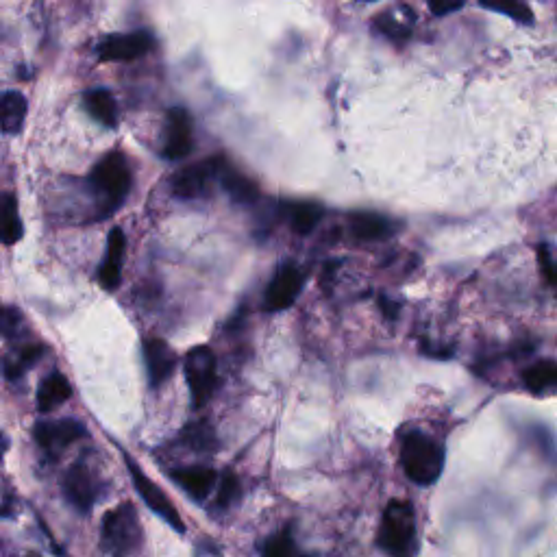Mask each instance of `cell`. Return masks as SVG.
<instances>
[{"label":"cell","mask_w":557,"mask_h":557,"mask_svg":"<svg viewBox=\"0 0 557 557\" xmlns=\"http://www.w3.org/2000/svg\"><path fill=\"white\" fill-rule=\"evenodd\" d=\"M29 557H37V555H29Z\"/></svg>","instance_id":"36"},{"label":"cell","mask_w":557,"mask_h":557,"mask_svg":"<svg viewBox=\"0 0 557 557\" xmlns=\"http://www.w3.org/2000/svg\"><path fill=\"white\" fill-rule=\"evenodd\" d=\"M416 542V512L412 503L390 501L383 510L377 544L392 557H407Z\"/></svg>","instance_id":"4"},{"label":"cell","mask_w":557,"mask_h":557,"mask_svg":"<svg viewBox=\"0 0 557 557\" xmlns=\"http://www.w3.org/2000/svg\"><path fill=\"white\" fill-rule=\"evenodd\" d=\"M427 5L431 9V14L447 16L453 14V11H460L466 5V0H427Z\"/></svg>","instance_id":"32"},{"label":"cell","mask_w":557,"mask_h":557,"mask_svg":"<svg viewBox=\"0 0 557 557\" xmlns=\"http://www.w3.org/2000/svg\"><path fill=\"white\" fill-rule=\"evenodd\" d=\"M305 286V272L296 264H283L277 275L272 277L264 296V307L268 312H283L294 305Z\"/></svg>","instance_id":"10"},{"label":"cell","mask_w":557,"mask_h":557,"mask_svg":"<svg viewBox=\"0 0 557 557\" xmlns=\"http://www.w3.org/2000/svg\"><path fill=\"white\" fill-rule=\"evenodd\" d=\"M122 457H125V464H127V470H129V475H131V481H133V488L135 492L140 494V499L144 501V505L151 510L153 514H157L162 521L172 527L177 531V534H183L185 531V523H183V518L179 514V510L175 507V503H172L168 499V494L159 488L155 481L148 477L144 470L140 468V464L133 460L131 455L127 453H122Z\"/></svg>","instance_id":"6"},{"label":"cell","mask_w":557,"mask_h":557,"mask_svg":"<svg viewBox=\"0 0 557 557\" xmlns=\"http://www.w3.org/2000/svg\"><path fill=\"white\" fill-rule=\"evenodd\" d=\"M83 107L88 114L107 129L118 127V105L116 98L105 88H92L83 94Z\"/></svg>","instance_id":"17"},{"label":"cell","mask_w":557,"mask_h":557,"mask_svg":"<svg viewBox=\"0 0 557 557\" xmlns=\"http://www.w3.org/2000/svg\"><path fill=\"white\" fill-rule=\"evenodd\" d=\"M24 327V318L18 307L0 305V338H16Z\"/></svg>","instance_id":"30"},{"label":"cell","mask_w":557,"mask_h":557,"mask_svg":"<svg viewBox=\"0 0 557 557\" xmlns=\"http://www.w3.org/2000/svg\"><path fill=\"white\" fill-rule=\"evenodd\" d=\"M523 381L529 392L544 394L547 390L555 388L557 364L553 360H540L536 364H531L523 373Z\"/></svg>","instance_id":"25"},{"label":"cell","mask_w":557,"mask_h":557,"mask_svg":"<svg viewBox=\"0 0 557 557\" xmlns=\"http://www.w3.org/2000/svg\"><path fill=\"white\" fill-rule=\"evenodd\" d=\"M379 303H381V312H386V314H388V318H394V316H396V312H399V305H396V303H390L388 299H381Z\"/></svg>","instance_id":"33"},{"label":"cell","mask_w":557,"mask_h":557,"mask_svg":"<svg viewBox=\"0 0 557 557\" xmlns=\"http://www.w3.org/2000/svg\"><path fill=\"white\" fill-rule=\"evenodd\" d=\"M366 3H373V0H366Z\"/></svg>","instance_id":"35"},{"label":"cell","mask_w":557,"mask_h":557,"mask_svg":"<svg viewBox=\"0 0 557 557\" xmlns=\"http://www.w3.org/2000/svg\"><path fill=\"white\" fill-rule=\"evenodd\" d=\"M142 523L131 503L107 512L101 525V549L109 557H131L142 547Z\"/></svg>","instance_id":"3"},{"label":"cell","mask_w":557,"mask_h":557,"mask_svg":"<svg viewBox=\"0 0 557 557\" xmlns=\"http://www.w3.org/2000/svg\"><path fill=\"white\" fill-rule=\"evenodd\" d=\"M225 162V157H212L201 164L179 170L175 179H172V194L183 198V201H196V198L207 196L212 192L214 183H218L220 168Z\"/></svg>","instance_id":"7"},{"label":"cell","mask_w":557,"mask_h":557,"mask_svg":"<svg viewBox=\"0 0 557 557\" xmlns=\"http://www.w3.org/2000/svg\"><path fill=\"white\" fill-rule=\"evenodd\" d=\"M90 190L96 196L98 214L96 218H107L127 201L131 192V168L122 153H109L90 172Z\"/></svg>","instance_id":"1"},{"label":"cell","mask_w":557,"mask_h":557,"mask_svg":"<svg viewBox=\"0 0 557 557\" xmlns=\"http://www.w3.org/2000/svg\"><path fill=\"white\" fill-rule=\"evenodd\" d=\"M401 466L418 486H433L444 470V449L423 431H407L401 440Z\"/></svg>","instance_id":"2"},{"label":"cell","mask_w":557,"mask_h":557,"mask_svg":"<svg viewBox=\"0 0 557 557\" xmlns=\"http://www.w3.org/2000/svg\"><path fill=\"white\" fill-rule=\"evenodd\" d=\"M125 251H127V238L122 229H111L107 238V253L98 268V283L107 290L114 292L120 286L122 279V264H125Z\"/></svg>","instance_id":"14"},{"label":"cell","mask_w":557,"mask_h":557,"mask_svg":"<svg viewBox=\"0 0 557 557\" xmlns=\"http://www.w3.org/2000/svg\"><path fill=\"white\" fill-rule=\"evenodd\" d=\"M194 151V129L192 118L183 107H172L166 116V144L164 157L175 162V159L188 157Z\"/></svg>","instance_id":"11"},{"label":"cell","mask_w":557,"mask_h":557,"mask_svg":"<svg viewBox=\"0 0 557 557\" xmlns=\"http://www.w3.org/2000/svg\"><path fill=\"white\" fill-rule=\"evenodd\" d=\"M185 381H188L192 405L203 407L212 399L218 386V362L214 351L209 346H194L185 355Z\"/></svg>","instance_id":"5"},{"label":"cell","mask_w":557,"mask_h":557,"mask_svg":"<svg viewBox=\"0 0 557 557\" xmlns=\"http://www.w3.org/2000/svg\"><path fill=\"white\" fill-rule=\"evenodd\" d=\"M144 351V364L148 381H151L153 388L164 386V383L175 375L177 368V353L170 349V344L162 338H148L142 344Z\"/></svg>","instance_id":"13"},{"label":"cell","mask_w":557,"mask_h":557,"mask_svg":"<svg viewBox=\"0 0 557 557\" xmlns=\"http://www.w3.org/2000/svg\"><path fill=\"white\" fill-rule=\"evenodd\" d=\"M183 438H185V444L192 447L194 451H209V449H214V444H216L214 431L207 425H190L188 429H185Z\"/></svg>","instance_id":"29"},{"label":"cell","mask_w":557,"mask_h":557,"mask_svg":"<svg viewBox=\"0 0 557 557\" xmlns=\"http://www.w3.org/2000/svg\"><path fill=\"white\" fill-rule=\"evenodd\" d=\"M27 98L20 92L9 90L0 94V131L7 135H18L27 120Z\"/></svg>","instance_id":"18"},{"label":"cell","mask_w":557,"mask_h":557,"mask_svg":"<svg viewBox=\"0 0 557 557\" xmlns=\"http://www.w3.org/2000/svg\"><path fill=\"white\" fill-rule=\"evenodd\" d=\"M538 259H540V268L544 272V277H547V283H549V286H553V283H555V264H553V255H551V249L547 244L538 246Z\"/></svg>","instance_id":"31"},{"label":"cell","mask_w":557,"mask_h":557,"mask_svg":"<svg viewBox=\"0 0 557 557\" xmlns=\"http://www.w3.org/2000/svg\"><path fill=\"white\" fill-rule=\"evenodd\" d=\"M259 551H262V557H312L309 553H305L299 544H296L294 534H292V525L283 527L277 531V534L266 538Z\"/></svg>","instance_id":"23"},{"label":"cell","mask_w":557,"mask_h":557,"mask_svg":"<svg viewBox=\"0 0 557 557\" xmlns=\"http://www.w3.org/2000/svg\"><path fill=\"white\" fill-rule=\"evenodd\" d=\"M170 479L192 497L194 501H203L209 497V492L216 488L218 473L214 468L207 466H188V468H175L170 470Z\"/></svg>","instance_id":"15"},{"label":"cell","mask_w":557,"mask_h":557,"mask_svg":"<svg viewBox=\"0 0 557 557\" xmlns=\"http://www.w3.org/2000/svg\"><path fill=\"white\" fill-rule=\"evenodd\" d=\"M44 353V346H27V349H22L16 357H11V360L5 362V375L7 379H20L24 375V370L31 368L37 360H40V355Z\"/></svg>","instance_id":"26"},{"label":"cell","mask_w":557,"mask_h":557,"mask_svg":"<svg viewBox=\"0 0 557 557\" xmlns=\"http://www.w3.org/2000/svg\"><path fill=\"white\" fill-rule=\"evenodd\" d=\"M396 227H399L396 222H392L386 216H379V214L360 212V214L349 216V229L353 233V238L364 240V242L386 240L396 231Z\"/></svg>","instance_id":"16"},{"label":"cell","mask_w":557,"mask_h":557,"mask_svg":"<svg viewBox=\"0 0 557 557\" xmlns=\"http://www.w3.org/2000/svg\"><path fill=\"white\" fill-rule=\"evenodd\" d=\"M70 396V381L55 370V373H51L40 383V390H37V407H40V412H53L59 405H64Z\"/></svg>","instance_id":"21"},{"label":"cell","mask_w":557,"mask_h":557,"mask_svg":"<svg viewBox=\"0 0 557 557\" xmlns=\"http://www.w3.org/2000/svg\"><path fill=\"white\" fill-rule=\"evenodd\" d=\"M64 497L81 514H90L98 499V484L85 464H74L64 477Z\"/></svg>","instance_id":"12"},{"label":"cell","mask_w":557,"mask_h":557,"mask_svg":"<svg viewBox=\"0 0 557 557\" xmlns=\"http://www.w3.org/2000/svg\"><path fill=\"white\" fill-rule=\"evenodd\" d=\"M155 37L148 31H133L127 35H107L98 42L96 57L101 61H133L151 53Z\"/></svg>","instance_id":"9"},{"label":"cell","mask_w":557,"mask_h":557,"mask_svg":"<svg viewBox=\"0 0 557 557\" xmlns=\"http://www.w3.org/2000/svg\"><path fill=\"white\" fill-rule=\"evenodd\" d=\"M216 484H218L216 507H220V510H229V507L233 503H238V499H240V481L231 473V470H225Z\"/></svg>","instance_id":"27"},{"label":"cell","mask_w":557,"mask_h":557,"mask_svg":"<svg viewBox=\"0 0 557 557\" xmlns=\"http://www.w3.org/2000/svg\"><path fill=\"white\" fill-rule=\"evenodd\" d=\"M7 447H9V442H7V438L3 436V433H0V460H3V457H5Z\"/></svg>","instance_id":"34"},{"label":"cell","mask_w":557,"mask_h":557,"mask_svg":"<svg viewBox=\"0 0 557 557\" xmlns=\"http://www.w3.org/2000/svg\"><path fill=\"white\" fill-rule=\"evenodd\" d=\"M481 5L490 7L494 11H501V14H507L510 18L518 20V22H531V9L523 3V0H481Z\"/></svg>","instance_id":"28"},{"label":"cell","mask_w":557,"mask_h":557,"mask_svg":"<svg viewBox=\"0 0 557 557\" xmlns=\"http://www.w3.org/2000/svg\"><path fill=\"white\" fill-rule=\"evenodd\" d=\"M24 227L18 212V201L11 192H0V244H16L22 240Z\"/></svg>","instance_id":"20"},{"label":"cell","mask_w":557,"mask_h":557,"mask_svg":"<svg viewBox=\"0 0 557 557\" xmlns=\"http://www.w3.org/2000/svg\"><path fill=\"white\" fill-rule=\"evenodd\" d=\"M218 183L231 196V201L240 203V205H253L259 198L257 185L251 179H246L244 175H240L238 170H233L229 166V162L222 164L220 175H218Z\"/></svg>","instance_id":"19"},{"label":"cell","mask_w":557,"mask_h":557,"mask_svg":"<svg viewBox=\"0 0 557 557\" xmlns=\"http://www.w3.org/2000/svg\"><path fill=\"white\" fill-rule=\"evenodd\" d=\"M323 216H325V209H323V205H318V203L301 201V203H288L286 205V218L290 222L292 231L299 233V235L312 233L320 225Z\"/></svg>","instance_id":"22"},{"label":"cell","mask_w":557,"mask_h":557,"mask_svg":"<svg viewBox=\"0 0 557 557\" xmlns=\"http://www.w3.org/2000/svg\"><path fill=\"white\" fill-rule=\"evenodd\" d=\"M33 436L48 460H57V457L64 455L74 442L88 438V429H85L79 420L72 418L44 420V423L35 425Z\"/></svg>","instance_id":"8"},{"label":"cell","mask_w":557,"mask_h":557,"mask_svg":"<svg viewBox=\"0 0 557 557\" xmlns=\"http://www.w3.org/2000/svg\"><path fill=\"white\" fill-rule=\"evenodd\" d=\"M401 11L403 7L399 9H392V11H386V14H379L375 18V27L379 33H383L386 37H390V40H396V42H401V40H407V37L412 35V24L416 22V16L410 14L407 18L401 16Z\"/></svg>","instance_id":"24"}]
</instances>
